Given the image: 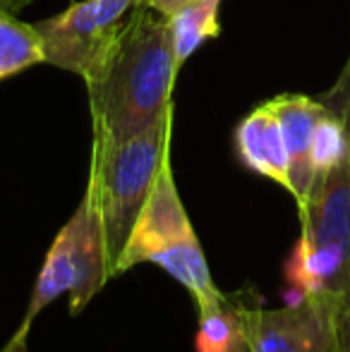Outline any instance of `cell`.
<instances>
[{
  "label": "cell",
  "instance_id": "277c9868",
  "mask_svg": "<svg viewBox=\"0 0 350 352\" xmlns=\"http://www.w3.org/2000/svg\"><path fill=\"white\" fill-rule=\"evenodd\" d=\"M106 280H111L106 240L96 206L85 192L77 211L61 228L43 259L19 329H32L34 319L61 295L70 297V314H80L103 290Z\"/></svg>",
  "mask_w": 350,
  "mask_h": 352
},
{
  "label": "cell",
  "instance_id": "ba28073f",
  "mask_svg": "<svg viewBox=\"0 0 350 352\" xmlns=\"http://www.w3.org/2000/svg\"><path fill=\"white\" fill-rule=\"evenodd\" d=\"M271 111L278 118L281 132H283L285 153H288V177L290 195H293L298 209L305 204L309 195V187L314 182V161L312 144L314 130L319 120L329 113V106L317 98L303 96V94H281V96L266 101Z\"/></svg>",
  "mask_w": 350,
  "mask_h": 352
},
{
  "label": "cell",
  "instance_id": "3957f363",
  "mask_svg": "<svg viewBox=\"0 0 350 352\" xmlns=\"http://www.w3.org/2000/svg\"><path fill=\"white\" fill-rule=\"evenodd\" d=\"M173 111L130 140L91 146L87 195L101 221L111 278L164 163L171 158Z\"/></svg>",
  "mask_w": 350,
  "mask_h": 352
},
{
  "label": "cell",
  "instance_id": "d6986e66",
  "mask_svg": "<svg viewBox=\"0 0 350 352\" xmlns=\"http://www.w3.org/2000/svg\"><path fill=\"white\" fill-rule=\"evenodd\" d=\"M248 352H250V350H248Z\"/></svg>",
  "mask_w": 350,
  "mask_h": 352
},
{
  "label": "cell",
  "instance_id": "8992f818",
  "mask_svg": "<svg viewBox=\"0 0 350 352\" xmlns=\"http://www.w3.org/2000/svg\"><path fill=\"white\" fill-rule=\"evenodd\" d=\"M338 300L295 297L278 309L245 305L250 352H336Z\"/></svg>",
  "mask_w": 350,
  "mask_h": 352
},
{
  "label": "cell",
  "instance_id": "ac0fdd59",
  "mask_svg": "<svg viewBox=\"0 0 350 352\" xmlns=\"http://www.w3.org/2000/svg\"><path fill=\"white\" fill-rule=\"evenodd\" d=\"M137 5H146V0H137Z\"/></svg>",
  "mask_w": 350,
  "mask_h": 352
},
{
  "label": "cell",
  "instance_id": "7c38bea8",
  "mask_svg": "<svg viewBox=\"0 0 350 352\" xmlns=\"http://www.w3.org/2000/svg\"><path fill=\"white\" fill-rule=\"evenodd\" d=\"M39 63H43V46L36 27L0 8V82Z\"/></svg>",
  "mask_w": 350,
  "mask_h": 352
},
{
  "label": "cell",
  "instance_id": "5b68a950",
  "mask_svg": "<svg viewBox=\"0 0 350 352\" xmlns=\"http://www.w3.org/2000/svg\"><path fill=\"white\" fill-rule=\"evenodd\" d=\"M135 5L137 0H82L34 24L41 36L43 63L89 79L113 48Z\"/></svg>",
  "mask_w": 350,
  "mask_h": 352
},
{
  "label": "cell",
  "instance_id": "5bb4252c",
  "mask_svg": "<svg viewBox=\"0 0 350 352\" xmlns=\"http://www.w3.org/2000/svg\"><path fill=\"white\" fill-rule=\"evenodd\" d=\"M336 352H350V295L336 311Z\"/></svg>",
  "mask_w": 350,
  "mask_h": 352
},
{
  "label": "cell",
  "instance_id": "52a82bcc",
  "mask_svg": "<svg viewBox=\"0 0 350 352\" xmlns=\"http://www.w3.org/2000/svg\"><path fill=\"white\" fill-rule=\"evenodd\" d=\"M192 235H195V228H192L180 195H177L173 168H171L168 158L156 177L144 206H142V213L132 228L130 237H127V245L118 259L113 278L140 264H151L159 254L185 242Z\"/></svg>",
  "mask_w": 350,
  "mask_h": 352
},
{
  "label": "cell",
  "instance_id": "2e32d148",
  "mask_svg": "<svg viewBox=\"0 0 350 352\" xmlns=\"http://www.w3.org/2000/svg\"><path fill=\"white\" fill-rule=\"evenodd\" d=\"M27 336H29L27 329H17V333L8 340V345L0 352H27Z\"/></svg>",
  "mask_w": 350,
  "mask_h": 352
},
{
  "label": "cell",
  "instance_id": "8fae6325",
  "mask_svg": "<svg viewBox=\"0 0 350 352\" xmlns=\"http://www.w3.org/2000/svg\"><path fill=\"white\" fill-rule=\"evenodd\" d=\"M219 10L221 0H192L168 17L177 67H182L201 43L219 36Z\"/></svg>",
  "mask_w": 350,
  "mask_h": 352
},
{
  "label": "cell",
  "instance_id": "9c48e42d",
  "mask_svg": "<svg viewBox=\"0 0 350 352\" xmlns=\"http://www.w3.org/2000/svg\"><path fill=\"white\" fill-rule=\"evenodd\" d=\"M235 153L248 170L269 177L283 190H290L288 177V153H285L283 132L278 118L269 103L257 106L240 120L233 135Z\"/></svg>",
  "mask_w": 350,
  "mask_h": 352
},
{
  "label": "cell",
  "instance_id": "e0dca14e",
  "mask_svg": "<svg viewBox=\"0 0 350 352\" xmlns=\"http://www.w3.org/2000/svg\"><path fill=\"white\" fill-rule=\"evenodd\" d=\"M22 5H27V0H0V8H5V10H17V8H22Z\"/></svg>",
  "mask_w": 350,
  "mask_h": 352
},
{
  "label": "cell",
  "instance_id": "7a4b0ae2",
  "mask_svg": "<svg viewBox=\"0 0 350 352\" xmlns=\"http://www.w3.org/2000/svg\"><path fill=\"white\" fill-rule=\"evenodd\" d=\"M300 240L285 264L295 297L350 295V151L336 166L319 170L300 206Z\"/></svg>",
  "mask_w": 350,
  "mask_h": 352
},
{
  "label": "cell",
  "instance_id": "4fadbf2b",
  "mask_svg": "<svg viewBox=\"0 0 350 352\" xmlns=\"http://www.w3.org/2000/svg\"><path fill=\"white\" fill-rule=\"evenodd\" d=\"M324 103L341 118L343 122V130H346V137H348V148H350V56L343 65V72L338 77V82L333 84L331 91L324 96Z\"/></svg>",
  "mask_w": 350,
  "mask_h": 352
},
{
  "label": "cell",
  "instance_id": "30bf717a",
  "mask_svg": "<svg viewBox=\"0 0 350 352\" xmlns=\"http://www.w3.org/2000/svg\"><path fill=\"white\" fill-rule=\"evenodd\" d=\"M245 305L248 302L233 295L199 311L195 352H248L245 336Z\"/></svg>",
  "mask_w": 350,
  "mask_h": 352
},
{
  "label": "cell",
  "instance_id": "9a60e30c",
  "mask_svg": "<svg viewBox=\"0 0 350 352\" xmlns=\"http://www.w3.org/2000/svg\"><path fill=\"white\" fill-rule=\"evenodd\" d=\"M192 3V0H146V5L149 8H154L156 12H161L164 17H171L173 12H177V10L182 8V5Z\"/></svg>",
  "mask_w": 350,
  "mask_h": 352
},
{
  "label": "cell",
  "instance_id": "6da1fadb",
  "mask_svg": "<svg viewBox=\"0 0 350 352\" xmlns=\"http://www.w3.org/2000/svg\"><path fill=\"white\" fill-rule=\"evenodd\" d=\"M177 70L168 17L135 5L98 70L85 79L94 146L130 140L173 111Z\"/></svg>",
  "mask_w": 350,
  "mask_h": 352
}]
</instances>
